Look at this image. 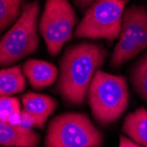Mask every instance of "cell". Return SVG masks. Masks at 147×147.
<instances>
[{
	"instance_id": "cell-1",
	"label": "cell",
	"mask_w": 147,
	"mask_h": 147,
	"mask_svg": "<svg viewBox=\"0 0 147 147\" xmlns=\"http://www.w3.org/2000/svg\"><path fill=\"white\" fill-rule=\"evenodd\" d=\"M108 51L100 44L81 42L66 48L59 64L57 89L61 96L74 105L81 104L91 82L104 63Z\"/></svg>"
},
{
	"instance_id": "cell-2",
	"label": "cell",
	"mask_w": 147,
	"mask_h": 147,
	"mask_svg": "<svg viewBox=\"0 0 147 147\" xmlns=\"http://www.w3.org/2000/svg\"><path fill=\"white\" fill-rule=\"evenodd\" d=\"M92 114L100 124H109L123 115L129 103L127 80L98 70L87 92Z\"/></svg>"
},
{
	"instance_id": "cell-3",
	"label": "cell",
	"mask_w": 147,
	"mask_h": 147,
	"mask_svg": "<svg viewBox=\"0 0 147 147\" xmlns=\"http://www.w3.org/2000/svg\"><path fill=\"white\" fill-rule=\"evenodd\" d=\"M39 11L37 0L24 4L19 19L0 40L1 66L11 65L36 51L39 44Z\"/></svg>"
},
{
	"instance_id": "cell-4",
	"label": "cell",
	"mask_w": 147,
	"mask_h": 147,
	"mask_svg": "<svg viewBox=\"0 0 147 147\" xmlns=\"http://www.w3.org/2000/svg\"><path fill=\"white\" fill-rule=\"evenodd\" d=\"M101 132L86 115L64 113L53 118L48 127L46 147H100Z\"/></svg>"
},
{
	"instance_id": "cell-5",
	"label": "cell",
	"mask_w": 147,
	"mask_h": 147,
	"mask_svg": "<svg viewBox=\"0 0 147 147\" xmlns=\"http://www.w3.org/2000/svg\"><path fill=\"white\" fill-rule=\"evenodd\" d=\"M128 2L129 0H96L77 26L75 37L106 39L113 42L121 34L123 15Z\"/></svg>"
},
{
	"instance_id": "cell-6",
	"label": "cell",
	"mask_w": 147,
	"mask_h": 147,
	"mask_svg": "<svg viewBox=\"0 0 147 147\" xmlns=\"http://www.w3.org/2000/svg\"><path fill=\"white\" fill-rule=\"evenodd\" d=\"M77 21L75 11L68 0H46L39 29L51 56L58 55L71 39Z\"/></svg>"
},
{
	"instance_id": "cell-7",
	"label": "cell",
	"mask_w": 147,
	"mask_h": 147,
	"mask_svg": "<svg viewBox=\"0 0 147 147\" xmlns=\"http://www.w3.org/2000/svg\"><path fill=\"white\" fill-rule=\"evenodd\" d=\"M147 49V11L144 6L131 5L123 15L121 34L111 64L117 68Z\"/></svg>"
},
{
	"instance_id": "cell-8",
	"label": "cell",
	"mask_w": 147,
	"mask_h": 147,
	"mask_svg": "<svg viewBox=\"0 0 147 147\" xmlns=\"http://www.w3.org/2000/svg\"><path fill=\"white\" fill-rule=\"evenodd\" d=\"M23 73L31 86L37 90L53 85L58 77V70L54 64L38 59L26 61L23 66Z\"/></svg>"
},
{
	"instance_id": "cell-9",
	"label": "cell",
	"mask_w": 147,
	"mask_h": 147,
	"mask_svg": "<svg viewBox=\"0 0 147 147\" xmlns=\"http://www.w3.org/2000/svg\"><path fill=\"white\" fill-rule=\"evenodd\" d=\"M23 109L34 117L36 122V128L43 129L47 119L55 111L57 101L45 94L34 92H26L21 97Z\"/></svg>"
},
{
	"instance_id": "cell-10",
	"label": "cell",
	"mask_w": 147,
	"mask_h": 147,
	"mask_svg": "<svg viewBox=\"0 0 147 147\" xmlns=\"http://www.w3.org/2000/svg\"><path fill=\"white\" fill-rule=\"evenodd\" d=\"M40 136L33 129L0 122V145L7 147H38Z\"/></svg>"
},
{
	"instance_id": "cell-11",
	"label": "cell",
	"mask_w": 147,
	"mask_h": 147,
	"mask_svg": "<svg viewBox=\"0 0 147 147\" xmlns=\"http://www.w3.org/2000/svg\"><path fill=\"white\" fill-rule=\"evenodd\" d=\"M123 131L135 143L147 147V110L144 107L127 115L123 122Z\"/></svg>"
},
{
	"instance_id": "cell-12",
	"label": "cell",
	"mask_w": 147,
	"mask_h": 147,
	"mask_svg": "<svg viewBox=\"0 0 147 147\" xmlns=\"http://www.w3.org/2000/svg\"><path fill=\"white\" fill-rule=\"evenodd\" d=\"M26 87V79L20 66L0 70V97L16 94Z\"/></svg>"
},
{
	"instance_id": "cell-13",
	"label": "cell",
	"mask_w": 147,
	"mask_h": 147,
	"mask_svg": "<svg viewBox=\"0 0 147 147\" xmlns=\"http://www.w3.org/2000/svg\"><path fill=\"white\" fill-rule=\"evenodd\" d=\"M130 78L134 91L141 99L147 101V52L135 63Z\"/></svg>"
},
{
	"instance_id": "cell-14",
	"label": "cell",
	"mask_w": 147,
	"mask_h": 147,
	"mask_svg": "<svg viewBox=\"0 0 147 147\" xmlns=\"http://www.w3.org/2000/svg\"><path fill=\"white\" fill-rule=\"evenodd\" d=\"M23 0H0V34L17 21Z\"/></svg>"
},
{
	"instance_id": "cell-15",
	"label": "cell",
	"mask_w": 147,
	"mask_h": 147,
	"mask_svg": "<svg viewBox=\"0 0 147 147\" xmlns=\"http://www.w3.org/2000/svg\"><path fill=\"white\" fill-rule=\"evenodd\" d=\"M20 108V100L15 97H0V122L7 123L10 115Z\"/></svg>"
},
{
	"instance_id": "cell-16",
	"label": "cell",
	"mask_w": 147,
	"mask_h": 147,
	"mask_svg": "<svg viewBox=\"0 0 147 147\" xmlns=\"http://www.w3.org/2000/svg\"><path fill=\"white\" fill-rule=\"evenodd\" d=\"M19 126L26 129H32L33 127H36V122L32 115L21 110V121Z\"/></svg>"
},
{
	"instance_id": "cell-17",
	"label": "cell",
	"mask_w": 147,
	"mask_h": 147,
	"mask_svg": "<svg viewBox=\"0 0 147 147\" xmlns=\"http://www.w3.org/2000/svg\"><path fill=\"white\" fill-rule=\"evenodd\" d=\"M20 121H21V109H17L10 115L7 123L11 125L19 126L20 123Z\"/></svg>"
},
{
	"instance_id": "cell-18",
	"label": "cell",
	"mask_w": 147,
	"mask_h": 147,
	"mask_svg": "<svg viewBox=\"0 0 147 147\" xmlns=\"http://www.w3.org/2000/svg\"><path fill=\"white\" fill-rule=\"evenodd\" d=\"M119 147H143V146L135 143L133 140L129 139L125 136H121L120 137Z\"/></svg>"
},
{
	"instance_id": "cell-19",
	"label": "cell",
	"mask_w": 147,
	"mask_h": 147,
	"mask_svg": "<svg viewBox=\"0 0 147 147\" xmlns=\"http://www.w3.org/2000/svg\"><path fill=\"white\" fill-rule=\"evenodd\" d=\"M74 1L79 8L86 9L93 2H95V0H74Z\"/></svg>"
},
{
	"instance_id": "cell-20",
	"label": "cell",
	"mask_w": 147,
	"mask_h": 147,
	"mask_svg": "<svg viewBox=\"0 0 147 147\" xmlns=\"http://www.w3.org/2000/svg\"><path fill=\"white\" fill-rule=\"evenodd\" d=\"M95 1H96V0H95Z\"/></svg>"
}]
</instances>
